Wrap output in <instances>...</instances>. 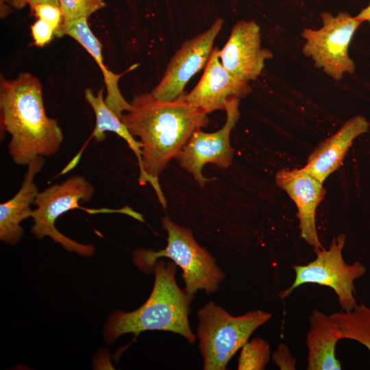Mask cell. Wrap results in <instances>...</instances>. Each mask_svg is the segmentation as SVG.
I'll return each mask as SVG.
<instances>
[{
    "label": "cell",
    "instance_id": "obj_8",
    "mask_svg": "<svg viewBox=\"0 0 370 370\" xmlns=\"http://www.w3.org/2000/svg\"><path fill=\"white\" fill-rule=\"evenodd\" d=\"M345 243V235L333 238L328 249L317 251L314 260L304 265L293 266L295 272L291 286L279 293L286 299L298 286L312 283L330 287L336 293L343 311H350L357 304L354 297V281L363 276L366 267L360 262L347 264L342 256Z\"/></svg>",
    "mask_w": 370,
    "mask_h": 370
},
{
    "label": "cell",
    "instance_id": "obj_26",
    "mask_svg": "<svg viewBox=\"0 0 370 370\" xmlns=\"http://www.w3.org/2000/svg\"><path fill=\"white\" fill-rule=\"evenodd\" d=\"M356 16L362 23L367 21L370 25V3L366 8L362 9Z\"/></svg>",
    "mask_w": 370,
    "mask_h": 370
},
{
    "label": "cell",
    "instance_id": "obj_4",
    "mask_svg": "<svg viewBox=\"0 0 370 370\" xmlns=\"http://www.w3.org/2000/svg\"><path fill=\"white\" fill-rule=\"evenodd\" d=\"M162 227L167 232V245L155 251L139 249L134 252L135 264L142 271H153L160 258H168L182 270L185 291L194 297L199 290L208 294L218 291L225 273L216 264L215 258L199 246L190 229L173 222L169 217L162 219Z\"/></svg>",
    "mask_w": 370,
    "mask_h": 370
},
{
    "label": "cell",
    "instance_id": "obj_13",
    "mask_svg": "<svg viewBox=\"0 0 370 370\" xmlns=\"http://www.w3.org/2000/svg\"><path fill=\"white\" fill-rule=\"evenodd\" d=\"M275 181L285 190L297 208L301 237L317 252L324 249L316 227V210L324 197L323 182L303 168L281 169L276 173Z\"/></svg>",
    "mask_w": 370,
    "mask_h": 370
},
{
    "label": "cell",
    "instance_id": "obj_25",
    "mask_svg": "<svg viewBox=\"0 0 370 370\" xmlns=\"http://www.w3.org/2000/svg\"><path fill=\"white\" fill-rule=\"evenodd\" d=\"M9 3L16 9H21L27 5L32 8L38 4H51L60 7L59 0H10Z\"/></svg>",
    "mask_w": 370,
    "mask_h": 370
},
{
    "label": "cell",
    "instance_id": "obj_23",
    "mask_svg": "<svg viewBox=\"0 0 370 370\" xmlns=\"http://www.w3.org/2000/svg\"><path fill=\"white\" fill-rule=\"evenodd\" d=\"M31 32L34 44L38 47H44L55 35L54 28L49 23L38 18L31 26Z\"/></svg>",
    "mask_w": 370,
    "mask_h": 370
},
{
    "label": "cell",
    "instance_id": "obj_19",
    "mask_svg": "<svg viewBox=\"0 0 370 370\" xmlns=\"http://www.w3.org/2000/svg\"><path fill=\"white\" fill-rule=\"evenodd\" d=\"M330 316L339 327L343 338L356 341L370 352V308L356 304L350 311L336 312Z\"/></svg>",
    "mask_w": 370,
    "mask_h": 370
},
{
    "label": "cell",
    "instance_id": "obj_12",
    "mask_svg": "<svg viewBox=\"0 0 370 370\" xmlns=\"http://www.w3.org/2000/svg\"><path fill=\"white\" fill-rule=\"evenodd\" d=\"M220 49L214 47L197 85L185 95L186 102L206 114L225 110L228 101L245 97L251 91L249 82L230 73L221 64Z\"/></svg>",
    "mask_w": 370,
    "mask_h": 370
},
{
    "label": "cell",
    "instance_id": "obj_7",
    "mask_svg": "<svg viewBox=\"0 0 370 370\" xmlns=\"http://www.w3.org/2000/svg\"><path fill=\"white\" fill-rule=\"evenodd\" d=\"M322 26L318 29H304L302 53L310 58L314 66L328 76L340 80L344 74L354 73L355 63L348 54L353 36L362 22L356 16L340 12L336 16L329 12L321 14Z\"/></svg>",
    "mask_w": 370,
    "mask_h": 370
},
{
    "label": "cell",
    "instance_id": "obj_24",
    "mask_svg": "<svg viewBox=\"0 0 370 370\" xmlns=\"http://www.w3.org/2000/svg\"><path fill=\"white\" fill-rule=\"evenodd\" d=\"M272 359L280 369H295L296 360L293 357L288 347L281 343L273 354Z\"/></svg>",
    "mask_w": 370,
    "mask_h": 370
},
{
    "label": "cell",
    "instance_id": "obj_2",
    "mask_svg": "<svg viewBox=\"0 0 370 370\" xmlns=\"http://www.w3.org/2000/svg\"><path fill=\"white\" fill-rule=\"evenodd\" d=\"M1 130L11 135L8 152L13 162L27 166L38 156H51L64 136L56 119L47 116L42 85L29 73L13 79L1 77Z\"/></svg>",
    "mask_w": 370,
    "mask_h": 370
},
{
    "label": "cell",
    "instance_id": "obj_16",
    "mask_svg": "<svg viewBox=\"0 0 370 370\" xmlns=\"http://www.w3.org/2000/svg\"><path fill=\"white\" fill-rule=\"evenodd\" d=\"M310 328L306 335L308 370H340L341 365L336 358L335 348L343 339L336 323L323 312L314 310L309 319Z\"/></svg>",
    "mask_w": 370,
    "mask_h": 370
},
{
    "label": "cell",
    "instance_id": "obj_11",
    "mask_svg": "<svg viewBox=\"0 0 370 370\" xmlns=\"http://www.w3.org/2000/svg\"><path fill=\"white\" fill-rule=\"evenodd\" d=\"M219 58L223 66L233 75L249 82L262 73L266 60L271 59V51L261 47L260 31L253 21H240L232 29Z\"/></svg>",
    "mask_w": 370,
    "mask_h": 370
},
{
    "label": "cell",
    "instance_id": "obj_22",
    "mask_svg": "<svg viewBox=\"0 0 370 370\" xmlns=\"http://www.w3.org/2000/svg\"><path fill=\"white\" fill-rule=\"evenodd\" d=\"M34 15L49 23L55 29V34L62 23V13L59 6L51 4H38L31 8Z\"/></svg>",
    "mask_w": 370,
    "mask_h": 370
},
{
    "label": "cell",
    "instance_id": "obj_14",
    "mask_svg": "<svg viewBox=\"0 0 370 370\" xmlns=\"http://www.w3.org/2000/svg\"><path fill=\"white\" fill-rule=\"evenodd\" d=\"M369 126L370 123L363 116L357 115L349 119L314 149L303 169L323 183L341 165L354 140L366 133Z\"/></svg>",
    "mask_w": 370,
    "mask_h": 370
},
{
    "label": "cell",
    "instance_id": "obj_15",
    "mask_svg": "<svg viewBox=\"0 0 370 370\" xmlns=\"http://www.w3.org/2000/svg\"><path fill=\"white\" fill-rule=\"evenodd\" d=\"M42 156H38L27 165L21 186L10 199L0 205V239L10 245L18 243L23 234L21 222L32 215L30 206L39 193L34 177L44 165Z\"/></svg>",
    "mask_w": 370,
    "mask_h": 370
},
{
    "label": "cell",
    "instance_id": "obj_10",
    "mask_svg": "<svg viewBox=\"0 0 370 370\" xmlns=\"http://www.w3.org/2000/svg\"><path fill=\"white\" fill-rule=\"evenodd\" d=\"M223 24L217 18L206 31L184 42L169 61L160 82L150 92L160 101H172L184 93L191 77L205 67L214 41Z\"/></svg>",
    "mask_w": 370,
    "mask_h": 370
},
{
    "label": "cell",
    "instance_id": "obj_1",
    "mask_svg": "<svg viewBox=\"0 0 370 370\" xmlns=\"http://www.w3.org/2000/svg\"><path fill=\"white\" fill-rule=\"evenodd\" d=\"M185 95L169 101L158 100L151 93L136 96L131 109L121 117L132 136L139 137L143 144V175L139 183L152 186L164 208L166 201L158 182L160 174L192 134L209 123L207 114L189 105Z\"/></svg>",
    "mask_w": 370,
    "mask_h": 370
},
{
    "label": "cell",
    "instance_id": "obj_3",
    "mask_svg": "<svg viewBox=\"0 0 370 370\" xmlns=\"http://www.w3.org/2000/svg\"><path fill=\"white\" fill-rule=\"evenodd\" d=\"M155 275L152 291L143 305L132 312H114L104 328V337L109 343L127 333L135 335L147 330H162L182 336L193 343L188 315L193 297L177 284V265L157 260L153 267Z\"/></svg>",
    "mask_w": 370,
    "mask_h": 370
},
{
    "label": "cell",
    "instance_id": "obj_27",
    "mask_svg": "<svg viewBox=\"0 0 370 370\" xmlns=\"http://www.w3.org/2000/svg\"><path fill=\"white\" fill-rule=\"evenodd\" d=\"M1 1H8V2H9V1H10V0H1Z\"/></svg>",
    "mask_w": 370,
    "mask_h": 370
},
{
    "label": "cell",
    "instance_id": "obj_17",
    "mask_svg": "<svg viewBox=\"0 0 370 370\" xmlns=\"http://www.w3.org/2000/svg\"><path fill=\"white\" fill-rule=\"evenodd\" d=\"M88 18H81L69 23H62L55 36H69L79 42L93 58L99 66L107 88V96L105 99L108 107L121 118L124 112L131 109L129 103L122 96L119 88V80L123 75L115 74L105 66L101 53V45L97 38L90 29Z\"/></svg>",
    "mask_w": 370,
    "mask_h": 370
},
{
    "label": "cell",
    "instance_id": "obj_9",
    "mask_svg": "<svg viewBox=\"0 0 370 370\" xmlns=\"http://www.w3.org/2000/svg\"><path fill=\"white\" fill-rule=\"evenodd\" d=\"M239 99L228 101L225 106L226 121L219 131L206 133L195 130L177 156L180 166L192 174L201 186L208 181L202 174L206 164L212 163L220 168L229 167L232 162L233 151L230 134L240 116Z\"/></svg>",
    "mask_w": 370,
    "mask_h": 370
},
{
    "label": "cell",
    "instance_id": "obj_18",
    "mask_svg": "<svg viewBox=\"0 0 370 370\" xmlns=\"http://www.w3.org/2000/svg\"><path fill=\"white\" fill-rule=\"evenodd\" d=\"M85 98L95 114L96 123L92 136L96 141L101 142L104 140L105 132L107 131L114 132L123 138L136 156L140 170L138 179H140L143 175L142 143L134 139L121 118L106 104L103 99V88L100 89L96 95L91 89H86Z\"/></svg>",
    "mask_w": 370,
    "mask_h": 370
},
{
    "label": "cell",
    "instance_id": "obj_21",
    "mask_svg": "<svg viewBox=\"0 0 370 370\" xmlns=\"http://www.w3.org/2000/svg\"><path fill=\"white\" fill-rule=\"evenodd\" d=\"M62 13V23L88 18L91 14L106 6L104 0H59Z\"/></svg>",
    "mask_w": 370,
    "mask_h": 370
},
{
    "label": "cell",
    "instance_id": "obj_20",
    "mask_svg": "<svg viewBox=\"0 0 370 370\" xmlns=\"http://www.w3.org/2000/svg\"><path fill=\"white\" fill-rule=\"evenodd\" d=\"M270 346L264 339L257 338L247 342L242 347L238 358V370H262L268 363Z\"/></svg>",
    "mask_w": 370,
    "mask_h": 370
},
{
    "label": "cell",
    "instance_id": "obj_6",
    "mask_svg": "<svg viewBox=\"0 0 370 370\" xmlns=\"http://www.w3.org/2000/svg\"><path fill=\"white\" fill-rule=\"evenodd\" d=\"M94 193V186L79 175H72L62 183L39 192L34 202L36 208L32 212L34 225L31 227L32 232L38 238L50 237L67 251L85 256L92 255L95 252L92 245L76 242L58 230L55 223L61 214L79 208L90 214L108 212L122 213L132 217L136 215V212L127 206L119 210H89L82 208L79 202L88 201Z\"/></svg>",
    "mask_w": 370,
    "mask_h": 370
},
{
    "label": "cell",
    "instance_id": "obj_5",
    "mask_svg": "<svg viewBox=\"0 0 370 370\" xmlns=\"http://www.w3.org/2000/svg\"><path fill=\"white\" fill-rule=\"evenodd\" d=\"M197 336L203 358V369L224 370L251 334L267 322L271 314L260 310L232 316L210 301L197 313Z\"/></svg>",
    "mask_w": 370,
    "mask_h": 370
}]
</instances>
